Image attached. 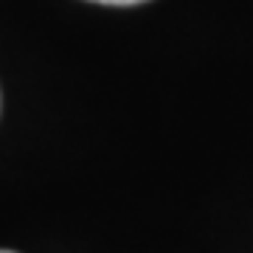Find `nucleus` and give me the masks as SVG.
Here are the masks:
<instances>
[{"mask_svg":"<svg viewBox=\"0 0 253 253\" xmlns=\"http://www.w3.org/2000/svg\"><path fill=\"white\" fill-rule=\"evenodd\" d=\"M90 3H101V6H138L146 0H90Z\"/></svg>","mask_w":253,"mask_h":253,"instance_id":"obj_1","label":"nucleus"},{"mask_svg":"<svg viewBox=\"0 0 253 253\" xmlns=\"http://www.w3.org/2000/svg\"><path fill=\"white\" fill-rule=\"evenodd\" d=\"M0 253H14V251H0Z\"/></svg>","mask_w":253,"mask_h":253,"instance_id":"obj_2","label":"nucleus"}]
</instances>
